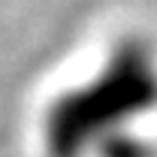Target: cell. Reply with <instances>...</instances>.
<instances>
[{"instance_id": "1", "label": "cell", "mask_w": 157, "mask_h": 157, "mask_svg": "<svg viewBox=\"0 0 157 157\" xmlns=\"http://www.w3.org/2000/svg\"><path fill=\"white\" fill-rule=\"evenodd\" d=\"M100 157H154V148L145 139L133 136L127 130H118L100 139Z\"/></svg>"}]
</instances>
